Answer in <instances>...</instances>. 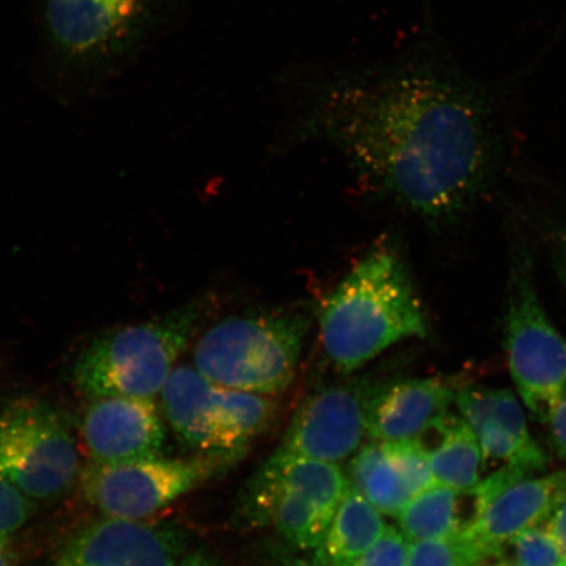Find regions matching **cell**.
Listing matches in <instances>:
<instances>
[{
    "label": "cell",
    "mask_w": 566,
    "mask_h": 566,
    "mask_svg": "<svg viewBox=\"0 0 566 566\" xmlns=\"http://www.w3.org/2000/svg\"><path fill=\"white\" fill-rule=\"evenodd\" d=\"M511 544L515 566H566L560 546L547 526L522 531Z\"/></svg>",
    "instance_id": "7402d4cb"
},
{
    "label": "cell",
    "mask_w": 566,
    "mask_h": 566,
    "mask_svg": "<svg viewBox=\"0 0 566 566\" xmlns=\"http://www.w3.org/2000/svg\"><path fill=\"white\" fill-rule=\"evenodd\" d=\"M544 245H546L552 269L566 294V221L558 223L548 233Z\"/></svg>",
    "instance_id": "d4e9b609"
},
{
    "label": "cell",
    "mask_w": 566,
    "mask_h": 566,
    "mask_svg": "<svg viewBox=\"0 0 566 566\" xmlns=\"http://www.w3.org/2000/svg\"><path fill=\"white\" fill-rule=\"evenodd\" d=\"M283 566H322V565H318L315 562L294 560V562L289 563V564L283 565Z\"/></svg>",
    "instance_id": "f546056e"
},
{
    "label": "cell",
    "mask_w": 566,
    "mask_h": 566,
    "mask_svg": "<svg viewBox=\"0 0 566 566\" xmlns=\"http://www.w3.org/2000/svg\"><path fill=\"white\" fill-rule=\"evenodd\" d=\"M159 395L177 440L198 455L235 462L273 427L279 413L269 396L211 384L193 366L175 367Z\"/></svg>",
    "instance_id": "8992f818"
},
{
    "label": "cell",
    "mask_w": 566,
    "mask_h": 566,
    "mask_svg": "<svg viewBox=\"0 0 566 566\" xmlns=\"http://www.w3.org/2000/svg\"><path fill=\"white\" fill-rule=\"evenodd\" d=\"M80 471L73 434L46 402L24 399L0 413V478L30 499L67 492Z\"/></svg>",
    "instance_id": "ba28073f"
},
{
    "label": "cell",
    "mask_w": 566,
    "mask_h": 566,
    "mask_svg": "<svg viewBox=\"0 0 566 566\" xmlns=\"http://www.w3.org/2000/svg\"><path fill=\"white\" fill-rule=\"evenodd\" d=\"M565 499L566 471L528 476L473 514L462 531L488 557H499L522 531L546 523Z\"/></svg>",
    "instance_id": "5bb4252c"
},
{
    "label": "cell",
    "mask_w": 566,
    "mask_h": 566,
    "mask_svg": "<svg viewBox=\"0 0 566 566\" xmlns=\"http://www.w3.org/2000/svg\"><path fill=\"white\" fill-rule=\"evenodd\" d=\"M384 443L413 497L436 483L428 450L420 438Z\"/></svg>",
    "instance_id": "44dd1931"
},
{
    "label": "cell",
    "mask_w": 566,
    "mask_h": 566,
    "mask_svg": "<svg viewBox=\"0 0 566 566\" xmlns=\"http://www.w3.org/2000/svg\"><path fill=\"white\" fill-rule=\"evenodd\" d=\"M430 430L437 436V442L427 448L436 483L460 494H473L480 483L484 455L470 424L449 413Z\"/></svg>",
    "instance_id": "e0dca14e"
},
{
    "label": "cell",
    "mask_w": 566,
    "mask_h": 566,
    "mask_svg": "<svg viewBox=\"0 0 566 566\" xmlns=\"http://www.w3.org/2000/svg\"><path fill=\"white\" fill-rule=\"evenodd\" d=\"M184 551L172 527L106 516L71 537L51 566H177Z\"/></svg>",
    "instance_id": "7c38bea8"
},
{
    "label": "cell",
    "mask_w": 566,
    "mask_h": 566,
    "mask_svg": "<svg viewBox=\"0 0 566 566\" xmlns=\"http://www.w3.org/2000/svg\"><path fill=\"white\" fill-rule=\"evenodd\" d=\"M546 526L560 546L563 556L566 562V499L551 514Z\"/></svg>",
    "instance_id": "4316f807"
},
{
    "label": "cell",
    "mask_w": 566,
    "mask_h": 566,
    "mask_svg": "<svg viewBox=\"0 0 566 566\" xmlns=\"http://www.w3.org/2000/svg\"><path fill=\"white\" fill-rule=\"evenodd\" d=\"M208 296L151 321L97 336L77 356L74 384L91 399H154L208 313Z\"/></svg>",
    "instance_id": "3957f363"
},
{
    "label": "cell",
    "mask_w": 566,
    "mask_h": 566,
    "mask_svg": "<svg viewBox=\"0 0 566 566\" xmlns=\"http://www.w3.org/2000/svg\"><path fill=\"white\" fill-rule=\"evenodd\" d=\"M17 552L10 547V542L0 543V566H18Z\"/></svg>",
    "instance_id": "83f0119b"
},
{
    "label": "cell",
    "mask_w": 566,
    "mask_h": 566,
    "mask_svg": "<svg viewBox=\"0 0 566 566\" xmlns=\"http://www.w3.org/2000/svg\"><path fill=\"white\" fill-rule=\"evenodd\" d=\"M33 513L31 499L0 478V543L10 542V537L31 520Z\"/></svg>",
    "instance_id": "603a6c76"
},
{
    "label": "cell",
    "mask_w": 566,
    "mask_h": 566,
    "mask_svg": "<svg viewBox=\"0 0 566 566\" xmlns=\"http://www.w3.org/2000/svg\"><path fill=\"white\" fill-rule=\"evenodd\" d=\"M235 460L154 457L122 463L91 462L81 475L84 497L111 518L144 520L221 475Z\"/></svg>",
    "instance_id": "9c48e42d"
},
{
    "label": "cell",
    "mask_w": 566,
    "mask_h": 566,
    "mask_svg": "<svg viewBox=\"0 0 566 566\" xmlns=\"http://www.w3.org/2000/svg\"><path fill=\"white\" fill-rule=\"evenodd\" d=\"M308 127L367 186L431 223L469 214L497 168L483 88L436 56L332 82L316 97Z\"/></svg>",
    "instance_id": "6da1fadb"
},
{
    "label": "cell",
    "mask_w": 566,
    "mask_h": 566,
    "mask_svg": "<svg viewBox=\"0 0 566 566\" xmlns=\"http://www.w3.org/2000/svg\"><path fill=\"white\" fill-rule=\"evenodd\" d=\"M409 542L396 527H386L384 535L350 566H407Z\"/></svg>",
    "instance_id": "cb8c5ba5"
},
{
    "label": "cell",
    "mask_w": 566,
    "mask_h": 566,
    "mask_svg": "<svg viewBox=\"0 0 566 566\" xmlns=\"http://www.w3.org/2000/svg\"><path fill=\"white\" fill-rule=\"evenodd\" d=\"M348 480L384 515L398 516L413 499L384 442L360 446L352 458Z\"/></svg>",
    "instance_id": "ac0fdd59"
},
{
    "label": "cell",
    "mask_w": 566,
    "mask_h": 566,
    "mask_svg": "<svg viewBox=\"0 0 566 566\" xmlns=\"http://www.w3.org/2000/svg\"><path fill=\"white\" fill-rule=\"evenodd\" d=\"M506 294L509 370L531 416L548 424L566 398V342L543 306L526 251L514 253Z\"/></svg>",
    "instance_id": "52a82bcc"
},
{
    "label": "cell",
    "mask_w": 566,
    "mask_h": 566,
    "mask_svg": "<svg viewBox=\"0 0 566 566\" xmlns=\"http://www.w3.org/2000/svg\"><path fill=\"white\" fill-rule=\"evenodd\" d=\"M348 483L338 464L277 450L248 481L240 509L248 525L272 527L294 549L315 551Z\"/></svg>",
    "instance_id": "5b68a950"
},
{
    "label": "cell",
    "mask_w": 566,
    "mask_h": 566,
    "mask_svg": "<svg viewBox=\"0 0 566 566\" xmlns=\"http://www.w3.org/2000/svg\"><path fill=\"white\" fill-rule=\"evenodd\" d=\"M158 0H48L45 20L59 52L75 60L118 53L144 32Z\"/></svg>",
    "instance_id": "8fae6325"
},
{
    "label": "cell",
    "mask_w": 566,
    "mask_h": 566,
    "mask_svg": "<svg viewBox=\"0 0 566 566\" xmlns=\"http://www.w3.org/2000/svg\"><path fill=\"white\" fill-rule=\"evenodd\" d=\"M548 424L556 454L566 463V398L551 417Z\"/></svg>",
    "instance_id": "484cf974"
},
{
    "label": "cell",
    "mask_w": 566,
    "mask_h": 566,
    "mask_svg": "<svg viewBox=\"0 0 566 566\" xmlns=\"http://www.w3.org/2000/svg\"><path fill=\"white\" fill-rule=\"evenodd\" d=\"M490 558L460 530L437 539L409 542L407 566H479Z\"/></svg>",
    "instance_id": "ffe728a7"
},
{
    "label": "cell",
    "mask_w": 566,
    "mask_h": 566,
    "mask_svg": "<svg viewBox=\"0 0 566 566\" xmlns=\"http://www.w3.org/2000/svg\"><path fill=\"white\" fill-rule=\"evenodd\" d=\"M81 434L92 462L122 463L161 457L166 428L154 399H92L81 421Z\"/></svg>",
    "instance_id": "4fadbf2b"
},
{
    "label": "cell",
    "mask_w": 566,
    "mask_h": 566,
    "mask_svg": "<svg viewBox=\"0 0 566 566\" xmlns=\"http://www.w3.org/2000/svg\"><path fill=\"white\" fill-rule=\"evenodd\" d=\"M455 396V389L440 378L374 387L367 406V437L378 442L422 438L450 413Z\"/></svg>",
    "instance_id": "9a60e30c"
},
{
    "label": "cell",
    "mask_w": 566,
    "mask_h": 566,
    "mask_svg": "<svg viewBox=\"0 0 566 566\" xmlns=\"http://www.w3.org/2000/svg\"><path fill=\"white\" fill-rule=\"evenodd\" d=\"M385 530L384 514L348 483L327 533L315 549L314 562L322 566H350L374 546Z\"/></svg>",
    "instance_id": "2e32d148"
},
{
    "label": "cell",
    "mask_w": 566,
    "mask_h": 566,
    "mask_svg": "<svg viewBox=\"0 0 566 566\" xmlns=\"http://www.w3.org/2000/svg\"><path fill=\"white\" fill-rule=\"evenodd\" d=\"M325 358L343 374L369 364L408 338L429 335V321L408 269L387 243L358 261L325 298L321 316Z\"/></svg>",
    "instance_id": "7a4b0ae2"
},
{
    "label": "cell",
    "mask_w": 566,
    "mask_h": 566,
    "mask_svg": "<svg viewBox=\"0 0 566 566\" xmlns=\"http://www.w3.org/2000/svg\"><path fill=\"white\" fill-rule=\"evenodd\" d=\"M495 566H515V565H511V564L504 563V564H499V565H495Z\"/></svg>",
    "instance_id": "4dcf8cb0"
},
{
    "label": "cell",
    "mask_w": 566,
    "mask_h": 566,
    "mask_svg": "<svg viewBox=\"0 0 566 566\" xmlns=\"http://www.w3.org/2000/svg\"><path fill=\"white\" fill-rule=\"evenodd\" d=\"M310 325L303 311L224 318L196 343L193 367L221 387L266 396L282 394L293 384Z\"/></svg>",
    "instance_id": "277c9868"
},
{
    "label": "cell",
    "mask_w": 566,
    "mask_h": 566,
    "mask_svg": "<svg viewBox=\"0 0 566 566\" xmlns=\"http://www.w3.org/2000/svg\"><path fill=\"white\" fill-rule=\"evenodd\" d=\"M460 493L434 483L415 495L398 515L399 530L408 542L437 539L464 527L459 516Z\"/></svg>",
    "instance_id": "d6986e66"
},
{
    "label": "cell",
    "mask_w": 566,
    "mask_h": 566,
    "mask_svg": "<svg viewBox=\"0 0 566 566\" xmlns=\"http://www.w3.org/2000/svg\"><path fill=\"white\" fill-rule=\"evenodd\" d=\"M374 387L364 381L325 387L304 402L279 450L338 464L367 437V406Z\"/></svg>",
    "instance_id": "30bf717a"
},
{
    "label": "cell",
    "mask_w": 566,
    "mask_h": 566,
    "mask_svg": "<svg viewBox=\"0 0 566 566\" xmlns=\"http://www.w3.org/2000/svg\"><path fill=\"white\" fill-rule=\"evenodd\" d=\"M177 566H217L214 563L210 560L208 556L200 554V552H196V554L188 555L184 557L182 560Z\"/></svg>",
    "instance_id": "f1b7e54d"
}]
</instances>
